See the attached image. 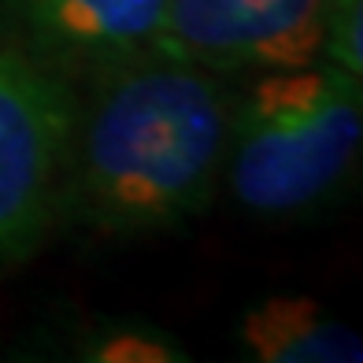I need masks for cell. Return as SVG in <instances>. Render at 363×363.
<instances>
[{"instance_id":"cell-8","label":"cell","mask_w":363,"mask_h":363,"mask_svg":"<svg viewBox=\"0 0 363 363\" xmlns=\"http://www.w3.org/2000/svg\"><path fill=\"white\" fill-rule=\"evenodd\" d=\"M319 56L330 67L363 74V0H330Z\"/></svg>"},{"instance_id":"cell-3","label":"cell","mask_w":363,"mask_h":363,"mask_svg":"<svg viewBox=\"0 0 363 363\" xmlns=\"http://www.w3.org/2000/svg\"><path fill=\"white\" fill-rule=\"evenodd\" d=\"M74 93L0 41V267L38 249L63 201Z\"/></svg>"},{"instance_id":"cell-7","label":"cell","mask_w":363,"mask_h":363,"mask_svg":"<svg viewBox=\"0 0 363 363\" xmlns=\"http://www.w3.org/2000/svg\"><path fill=\"white\" fill-rule=\"evenodd\" d=\"M86 359L96 363H167V359H186L178 352L171 337H163L160 330L145 323H108L96 337L86 341L82 349Z\"/></svg>"},{"instance_id":"cell-1","label":"cell","mask_w":363,"mask_h":363,"mask_svg":"<svg viewBox=\"0 0 363 363\" xmlns=\"http://www.w3.org/2000/svg\"><path fill=\"white\" fill-rule=\"evenodd\" d=\"M234 108L223 74L160 48L93 74L74 96L60 208L111 238L178 230L216 196Z\"/></svg>"},{"instance_id":"cell-6","label":"cell","mask_w":363,"mask_h":363,"mask_svg":"<svg viewBox=\"0 0 363 363\" xmlns=\"http://www.w3.org/2000/svg\"><path fill=\"white\" fill-rule=\"evenodd\" d=\"M241 337L267 363H356L359 337L308 296H271L241 323Z\"/></svg>"},{"instance_id":"cell-4","label":"cell","mask_w":363,"mask_h":363,"mask_svg":"<svg viewBox=\"0 0 363 363\" xmlns=\"http://www.w3.org/2000/svg\"><path fill=\"white\" fill-rule=\"evenodd\" d=\"M330 0H167L156 48L216 74L293 71L319 60Z\"/></svg>"},{"instance_id":"cell-5","label":"cell","mask_w":363,"mask_h":363,"mask_svg":"<svg viewBox=\"0 0 363 363\" xmlns=\"http://www.w3.org/2000/svg\"><path fill=\"white\" fill-rule=\"evenodd\" d=\"M167 0H0V41L60 82L156 48Z\"/></svg>"},{"instance_id":"cell-2","label":"cell","mask_w":363,"mask_h":363,"mask_svg":"<svg viewBox=\"0 0 363 363\" xmlns=\"http://www.w3.org/2000/svg\"><path fill=\"white\" fill-rule=\"evenodd\" d=\"M363 138L359 78L341 67L267 71L238 101L226 171L234 196L259 216H293L349 174Z\"/></svg>"}]
</instances>
